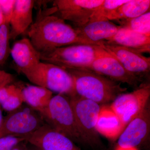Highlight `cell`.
Returning a JSON list of instances; mask_svg holds the SVG:
<instances>
[{
  "mask_svg": "<svg viewBox=\"0 0 150 150\" xmlns=\"http://www.w3.org/2000/svg\"><path fill=\"white\" fill-rule=\"evenodd\" d=\"M105 41L108 44L123 46L142 54L150 52V35L122 27L113 37Z\"/></svg>",
  "mask_w": 150,
  "mask_h": 150,
  "instance_id": "17",
  "label": "cell"
},
{
  "mask_svg": "<svg viewBox=\"0 0 150 150\" xmlns=\"http://www.w3.org/2000/svg\"><path fill=\"white\" fill-rule=\"evenodd\" d=\"M54 6L49 13L39 16L28 31V38L40 54L56 48L75 44H82L74 28L60 17Z\"/></svg>",
  "mask_w": 150,
  "mask_h": 150,
  "instance_id": "1",
  "label": "cell"
},
{
  "mask_svg": "<svg viewBox=\"0 0 150 150\" xmlns=\"http://www.w3.org/2000/svg\"><path fill=\"white\" fill-rule=\"evenodd\" d=\"M115 150H138L137 149V148H123L120 147H116Z\"/></svg>",
  "mask_w": 150,
  "mask_h": 150,
  "instance_id": "28",
  "label": "cell"
},
{
  "mask_svg": "<svg viewBox=\"0 0 150 150\" xmlns=\"http://www.w3.org/2000/svg\"><path fill=\"white\" fill-rule=\"evenodd\" d=\"M22 74L35 85L45 88L52 92L69 97L76 95L71 75L66 69L58 65L41 61Z\"/></svg>",
  "mask_w": 150,
  "mask_h": 150,
  "instance_id": "4",
  "label": "cell"
},
{
  "mask_svg": "<svg viewBox=\"0 0 150 150\" xmlns=\"http://www.w3.org/2000/svg\"><path fill=\"white\" fill-rule=\"evenodd\" d=\"M86 69L115 82L128 84L136 89L143 82V79L129 72L118 59L106 51L97 58Z\"/></svg>",
  "mask_w": 150,
  "mask_h": 150,
  "instance_id": "10",
  "label": "cell"
},
{
  "mask_svg": "<svg viewBox=\"0 0 150 150\" xmlns=\"http://www.w3.org/2000/svg\"><path fill=\"white\" fill-rule=\"evenodd\" d=\"M104 0H55L53 6L57 8L60 17L71 22L74 28L88 23L93 14Z\"/></svg>",
  "mask_w": 150,
  "mask_h": 150,
  "instance_id": "9",
  "label": "cell"
},
{
  "mask_svg": "<svg viewBox=\"0 0 150 150\" xmlns=\"http://www.w3.org/2000/svg\"><path fill=\"white\" fill-rule=\"evenodd\" d=\"M10 39L9 23L4 22L0 27V67L4 64L10 55Z\"/></svg>",
  "mask_w": 150,
  "mask_h": 150,
  "instance_id": "23",
  "label": "cell"
},
{
  "mask_svg": "<svg viewBox=\"0 0 150 150\" xmlns=\"http://www.w3.org/2000/svg\"><path fill=\"white\" fill-rule=\"evenodd\" d=\"M1 109L2 108L0 105V129H1V126L2 123L3 119H4Z\"/></svg>",
  "mask_w": 150,
  "mask_h": 150,
  "instance_id": "30",
  "label": "cell"
},
{
  "mask_svg": "<svg viewBox=\"0 0 150 150\" xmlns=\"http://www.w3.org/2000/svg\"><path fill=\"white\" fill-rule=\"evenodd\" d=\"M96 129L98 134L108 139L115 141L124 130L118 116L110 106H102L97 122Z\"/></svg>",
  "mask_w": 150,
  "mask_h": 150,
  "instance_id": "18",
  "label": "cell"
},
{
  "mask_svg": "<svg viewBox=\"0 0 150 150\" xmlns=\"http://www.w3.org/2000/svg\"><path fill=\"white\" fill-rule=\"evenodd\" d=\"M25 141L23 138L12 136L0 137V150H12L17 145Z\"/></svg>",
  "mask_w": 150,
  "mask_h": 150,
  "instance_id": "25",
  "label": "cell"
},
{
  "mask_svg": "<svg viewBox=\"0 0 150 150\" xmlns=\"http://www.w3.org/2000/svg\"><path fill=\"white\" fill-rule=\"evenodd\" d=\"M45 123L40 112L27 105L23 104L4 117L0 129V137L12 136L24 139Z\"/></svg>",
  "mask_w": 150,
  "mask_h": 150,
  "instance_id": "7",
  "label": "cell"
},
{
  "mask_svg": "<svg viewBox=\"0 0 150 150\" xmlns=\"http://www.w3.org/2000/svg\"><path fill=\"white\" fill-rule=\"evenodd\" d=\"M28 150H40L34 146L30 144V146H28Z\"/></svg>",
  "mask_w": 150,
  "mask_h": 150,
  "instance_id": "31",
  "label": "cell"
},
{
  "mask_svg": "<svg viewBox=\"0 0 150 150\" xmlns=\"http://www.w3.org/2000/svg\"><path fill=\"white\" fill-rule=\"evenodd\" d=\"M150 7V0H128L111 13L107 20L118 21L131 19L149 11Z\"/></svg>",
  "mask_w": 150,
  "mask_h": 150,
  "instance_id": "19",
  "label": "cell"
},
{
  "mask_svg": "<svg viewBox=\"0 0 150 150\" xmlns=\"http://www.w3.org/2000/svg\"><path fill=\"white\" fill-rule=\"evenodd\" d=\"M118 22L123 28L150 35V11L135 18Z\"/></svg>",
  "mask_w": 150,
  "mask_h": 150,
  "instance_id": "21",
  "label": "cell"
},
{
  "mask_svg": "<svg viewBox=\"0 0 150 150\" xmlns=\"http://www.w3.org/2000/svg\"><path fill=\"white\" fill-rule=\"evenodd\" d=\"M34 4L33 0H16L9 23L11 39L24 33L32 25Z\"/></svg>",
  "mask_w": 150,
  "mask_h": 150,
  "instance_id": "16",
  "label": "cell"
},
{
  "mask_svg": "<svg viewBox=\"0 0 150 150\" xmlns=\"http://www.w3.org/2000/svg\"><path fill=\"white\" fill-rule=\"evenodd\" d=\"M150 86L142 83L132 92L122 93L112 101L110 107L118 116L124 129L139 114L149 102Z\"/></svg>",
  "mask_w": 150,
  "mask_h": 150,
  "instance_id": "8",
  "label": "cell"
},
{
  "mask_svg": "<svg viewBox=\"0 0 150 150\" xmlns=\"http://www.w3.org/2000/svg\"><path fill=\"white\" fill-rule=\"evenodd\" d=\"M40 113L45 123L74 143L84 144L69 97L58 94L52 97L47 107Z\"/></svg>",
  "mask_w": 150,
  "mask_h": 150,
  "instance_id": "3",
  "label": "cell"
},
{
  "mask_svg": "<svg viewBox=\"0 0 150 150\" xmlns=\"http://www.w3.org/2000/svg\"><path fill=\"white\" fill-rule=\"evenodd\" d=\"M98 46L115 57L131 74L143 79L149 74V57L130 48L108 44L105 41H101Z\"/></svg>",
  "mask_w": 150,
  "mask_h": 150,
  "instance_id": "11",
  "label": "cell"
},
{
  "mask_svg": "<svg viewBox=\"0 0 150 150\" xmlns=\"http://www.w3.org/2000/svg\"><path fill=\"white\" fill-rule=\"evenodd\" d=\"M24 102L39 112L48 106L53 92L48 89L36 85H28L22 88Z\"/></svg>",
  "mask_w": 150,
  "mask_h": 150,
  "instance_id": "20",
  "label": "cell"
},
{
  "mask_svg": "<svg viewBox=\"0 0 150 150\" xmlns=\"http://www.w3.org/2000/svg\"><path fill=\"white\" fill-rule=\"evenodd\" d=\"M150 131V106L148 103L144 110L126 126L118 137V146L137 148L146 140Z\"/></svg>",
  "mask_w": 150,
  "mask_h": 150,
  "instance_id": "13",
  "label": "cell"
},
{
  "mask_svg": "<svg viewBox=\"0 0 150 150\" xmlns=\"http://www.w3.org/2000/svg\"><path fill=\"white\" fill-rule=\"evenodd\" d=\"M4 22V19L2 13L0 9V27H1Z\"/></svg>",
  "mask_w": 150,
  "mask_h": 150,
  "instance_id": "29",
  "label": "cell"
},
{
  "mask_svg": "<svg viewBox=\"0 0 150 150\" xmlns=\"http://www.w3.org/2000/svg\"><path fill=\"white\" fill-rule=\"evenodd\" d=\"M128 0H104L93 13L90 21L107 20L108 16Z\"/></svg>",
  "mask_w": 150,
  "mask_h": 150,
  "instance_id": "22",
  "label": "cell"
},
{
  "mask_svg": "<svg viewBox=\"0 0 150 150\" xmlns=\"http://www.w3.org/2000/svg\"><path fill=\"white\" fill-rule=\"evenodd\" d=\"M10 54L21 73L32 69L40 62V54L28 38L17 40L11 48Z\"/></svg>",
  "mask_w": 150,
  "mask_h": 150,
  "instance_id": "15",
  "label": "cell"
},
{
  "mask_svg": "<svg viewBox=\"0 0 150 150\" xmlns=\"http://www.w3.org/2000/svg\"><path fill=\"white\" fill-rule=\"evenodd\" d=\"M12 150H28V143L25 141L21 142Z\"/></svg>",
  "mask_w": 150,
  "mask_h": 150,
  "instance_id": "27",
  "label": "cell"
},
{
  "mask_svg": "<svg viewBox=\"0 0 150 150\" xmlns=\"http://www.w3.org/2000/svg\"><path fill=\"white\" fill-rule=\"evenodd\" d=\"M121 28L108 20L89 21L82 27L74 28L82 44L97 46L110 40Z\"/></svg>",
  "mask_w": 150,
  "mask_h": 150,
  "instance_id": "14",
  "label": "cell"
},
{
  "mask_svg": "<svg viewBox=\"0 0 150 150\" xmlns=\"http://www.w3.org/2000/svg\"><path fill=\"white\" fill-rule=\"evenodd\" d=\"M69 98L84 145L94 150H104V145L96 129L102 106L77 94Z\"/></svg>",
  "mask_w": 150,
  "mask_h": 150,
  "instance_id": "5",
  "label": "cell"
},
{
  "mask_svg": "<svg viewBox=\"0 0 150 150\" xmlns=\"http://www.w3.org/2000/svg\"><path fill=\"white\" fill-rule=\"evenodd\" d=\"M16 0H0V9L4 19V22L9 23L13 12Z\"/></svg>",
  "mask_w": 150,
  "mask_h": 150,
  "instance_id": "26",
  "label": "cell"
},
{
  "mask_svg": "<svg viewBox=\"0 0 150 150\" xmlns=\"http://www.w3.org/2000/svg\"><path fill=\"white\" fill-rule=\"evenodd\" d=\"M25 140L40 150H82L71 140L45 123Z\"/></svg>",
  "mask_w": 150,
  "mask_h": 150,
  "instance_id": "12",
  "label": "cell"
},
{
  "mask_svg": "<svg viewBox=\"0 0 150 150\" xmlns=\"http://www.w3.org/2000/svg\"><path fill=\"white\" fill-rule=\"evenodd\" d=\"M65 69L74 79L76 94L100 105L112 102L127 90L120 83L90 70Z\"/></svg>",
  "mask_w": 150,
  "mask_h": 150,
  "instance_id": "2",
  "label": "cell"
},
{
  "mask_svg": "<svg viewBox=\"0 0 150 150\" xmlns=\"http://www.w3.org/2000/svg\"><path fill=\"white\" fill-rule=\"evenodd\" d=\"M22 88L18 86L15 91L1 104L2 108L10 112L17 109L22 105L24 100Z\"/></svg>",
  "mask_w": 150,
  "mask_h": 150,
  "instance_id": "24",
  "label": "cell"
},
{
  "mask_svg": "<svg viewBox=\"0 0 150 150\" xmlns=\"http://www.w3.org/2000/svg\"><path fill=\"white\" fill-rule=\"evenodd\" d=\"M105 52L102 47L97 45L75 44L41 54L40 60L64 69H87Z\"/></svg>",
  "mask_w": 150,
  "mask_h": 150,
  "instance_id": "6",
  "label": "cell"
}]
</instances>
